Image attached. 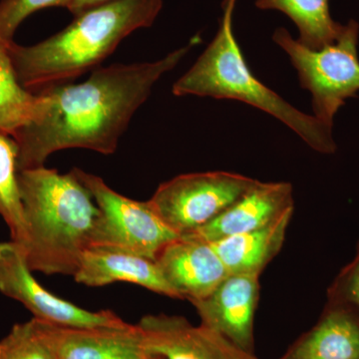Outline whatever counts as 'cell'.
Segmentation results:
<instances>
[{"mask_svg":"<svg viewBox=\"0 0 359 359\" xmlns=\"http://www.w3.org/2000/svg\"><path fill=\"white\" fill-rule=\"evenodd\" d=\"M199 41L196 37L155 62L100 66L81 83L36 92L44 99L41 112L13 137L18 171L43 167L49 156L66 149L113 154L154 85Z\"/></svg>","mask_w":359,"mask_h":359,"instance_id":"cell-1","label":"cell"},{"mask_svg":"<svg viewBox=\"0 0 359 359\" xmlns=\"http://www.w3.org/2000/svg\"><path fill=\"white\" fill-rule=\"evenodd\" d=\"M25 238L20 245L32 271L74 276L92 245L99 209L73 170L18 171Z\"/></svg>","mask_w":359,"mask_h":359,"instance_id":"cell-2","label":"cell"},{"mask_svg":"<svg viewBox=\"0 0 359 359\" xmlns=\"http://www.w3.org/2000/svg\"><path fill=\"white\" fill-rule=\"evenodd\" d=\"M162 6L163 0H114L75 16L39 43L13 42L9 53L20 84L36 93L97 69L123 39L152 25Z\"/></svg>","mask_w":359,"mask_h":359,"instance_id":"cell-3","label":"cell"},{"mask_svg":"<svg viewBox=\"0 0 359 359\" xmlns=\"http://www.w3.org/2000/svg\"><path fill=\"white\" fill-rule=\"evenodd\" d=\"M237 0H224L216 36L195 65L173 86L176 96L231 99L269 113L299 135L309 147L323 154L337 152L332 127L297 110L262 83L245 62L233 30Z\"/></svg>","mask_w":359,"mask_h":359,"instance_id":"cell-4","label":"cell"},{"mask_svg":"<svg viewBox=\"0 0 359 359\" xmlns=\"http://www.w3.org/2000/svg\"><path fill=\"white\" fill-rule=\"evenodd\" d=\"M359 23L344 25L339 39L320 49H311L292 39L285 28L273 40L289 55L302 88L311 94L313 116L334 127L335 115L347 99L359 92Z\"/></svg>","mask_w":359,"mask_h":359,"instance_id":"cell-5","label":"cell"},{"mask_svg":"<svg viewBox=\"0 0 359 359\" xmlns=\"http://www.w3.org/2000/svg\"><path fill=\"white\" fill-rule=\"evenodd\" d=\"M72 170L99 209L91 247L126 250L156 261L161 250L180 237L158 216L149 201L130 199L111 189L100 177L79 168Z\"/></svg>","mask_w":359,"mask_h":359,"instance_id":"cell-6","label":"cell"},{"mask_svg":"<svg viewBox=\"0 0 359 359\" xmlns=\"http://www.w3.org/2000/svg\"><path fill=\"white\" fill-rule=\"evenodd\" d=\"M257 182L224 171L180 175L161 184L148 201L171 230L188 235L216 219Z\"/></svg>","mask_w":359,"mask_h":359,"instance_id":"cell-7","label":"cell"},{"mask_svg":"<svg viewBox=\"0 0 359 359\" xmlns=\"http://www.w3.org/2000/svg\"><path fill=\"white\" fill-rule=\"evenodd\" d=\"M20 245L0 243V292L20 302L43 323L69 328H120L129 325L111 311H92L61 299L32 275Z\"/></svg>","mask_w":359,"mask_h":359,"instance_id":"cell-8","label":"cell"},{"mask_svg":"<svg viewBox=\"0 0 359 359\" xmlns=\"http://www.w3.org/2000/svg\"><path fill=\"white\" fill-rule=\"evenodd\" d=\"M257 276L229 275L211 294L191 302L201 325L254 354V323L259 297Z\"/></svg>","mask_w":359,"mask_h":359,"instance_id":"cell-9","label":"cell"},{"mask_svg":"<svg viewBox=\"0 0 359 359\" xmlns=\"http://www.w3.org/2000/svg\"><path fill=\"white\" fill-rule=\"evenodd\" d=\"M138 327L146 346L164 359H257L216 332L191 325L185 318L149 314Z\"/></svg>","mask_w":359,"mask_h":359,"instance_id":"cell-10","label":"cell"},{"mask_svg":"<svg viewBox=\"0 0 359 359\" xmlns=\"http://www.w3.org/2000/svg\"><path fill=\"white\" fill-rule=\"evenodd\" d=\"M156 261L180 299L190 302L204 299L230 275L210 243L190 236L168 244Z\"/></svg>","mask_w":359,"mask_h":359,"instance_id":"cell-11","label":"cell"},{"mask_svg":"<svg viewBox=\"0 0 359 359\" xmlns=\"http://www.w3.org/2000/svg\"><path fill=\"white\" fill-rule=\"evenodd\" d=\"M294 209L292 184L257 182L256 185L199 230L188 233L207 243L263 228Z\"/></svg>","mask_w":359,"mask_h":359,"instance_id":"cell-12","label":"cell"},{"mask_svg":"<svg viewBox=\"0 0 359 359\" xmlns=\"http://www.w3.org/2000/svg\"><path fill=\"white\" fill-rule=\"evenodd\" d=\"M41 323L58 359H164L148 348L138 325L69 328Z\"/></svg>","mask_w":359,"mask_h":359,"instance_id":"cell-13","label":"cell"},{"mask_svg":"<svg viewBox=\"0 0 359 359\" xmlns=\"http://www.w3.org/2000/svg\"><path fill=\"white\" fill-rule=\"evenodd\" d=\"M73 278L75 282L86 287L130 283L156 294L180 299L163 275L157 261L112 248L91 247L85 250Z\"/></svg>","mask_w":359,"mask_h":359,"instance_id":"cell-14","label":"cell"},{"mask_svg":"<svg viewBox=\"0 0 359 359\" xmlns=\"http://www.w3.org/2000/svg\"><path fill=\"white\" fill-rule=\"evenodd\" d=\"M280 359H359V314L327 302L318 323Z\"/></svg>","mask_w":359,"mask_h":359,"instance_id":"cell-15","label":"cell"},{"mask_svg":"<svg viewBox=\"0 0 359 359\" xmlns=\"http://www.w3.org/2000/svg\"><path fill=\"white\" fill-rule=\"evenodd\" d=\"M294 209L263 228L210 243L230 275L257 276L282 250Z\"/></svg>","mask_w":359,"mask_h":359,"instance_id":"cell-16","label":"cell"},{"mask_svg":"<svg viewBox=\"0 0 359 359\" xmlns=\"http://www.w3.org/2000/svg\"><path fill=\"white\" fill-rule=\"evenodd\" d=\"M257 8L289 16L299 32V43L320 49L339 39L344 25L332 18L330 0H257Z\"/></svg>","mask_w":359,"mask_h":359,"instance_id":"cell-17","label":"cell"},{"mask_svg":"<svg viewBox=\"0 0 359 359\" xmlns=\"http://www.w3.org/2000/svg\"><path fill=\"white\" fill-rule=\"evenodd\" d=\"M11 44L0 41V132L13 138L39 115L44 99L20 84L9 53Z\"/></svg>","mask_w":359,"mask_h":359,"instance_id":"cell-18","label":"cell"},{"mask_svg":"<svg viewBox=\"0 0 359 359\" xmlns=\"http://www.w3.org/2000/svg\"><path fill=\"white\" fill-rule=\"evenodd\" d=\"M18 155L13 138L0 132V216L11 231V241L20 245L25 226L18 189Z\"/></svg>","mask_w":359,"mask_h":359,"instance_id":"cell-19","label":"cell"},{"mask_svg":"<svg viewBox=\"0 0 359 359\" xmlns=\"http://www.w3.org/2000/svg\"><path fill=\"white\" fill-rule=\"evenodd\" d=\"M0 359H58L41 321L32 318L14 325L0 341Z\"/></svg>","mask_w":359,"mask_h":359,"instance_id":"cell-20","label":"cell"},{"mask_svg":"<svg viewBox=\"0 0 359 359\" xmlns=\"http://www.w3.org/2000/svg\"><path fill=\"white\" fill-rule=\"evenodd\" d=\"M72 0H0V41L11 44L21 25L32 13L49 7H66Z\"/></svg>","mask_w":359,"mask_h":359,"instance_id":"cell-21","label":"cell"},{"mask_svg":"<svg viewBox=\"0 0 359 359\" xmlns=\"http://www.w3.org/2000/svg\"><path fill=\"white\" fill-rule=\"evenodd\" d=\"M327 302L344 304L359 314V242L355 256L328 287Z\"/></svg>","mask_w":359,"mask_h":359,"instance_id":"cell-22","label":"cell"},{"mask_svg":"<svg viewBox=\"0 0 359 359\" xmlns=\"http://www.w3.org/2000/svg\"><path fill=\"white\" fill-rule=\"evenodd\" d=\"M111 1H114V0H72L67 9L73 15L77 16L89 9L109 4Z\"/></svg>","mask_w":359,"mask_h":359,"instance_id":"cell-23","label":"cell"}]
</instances>
